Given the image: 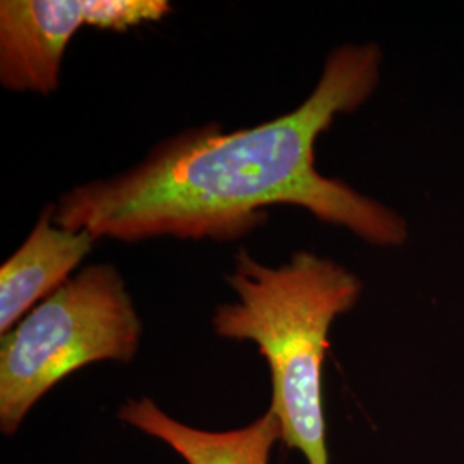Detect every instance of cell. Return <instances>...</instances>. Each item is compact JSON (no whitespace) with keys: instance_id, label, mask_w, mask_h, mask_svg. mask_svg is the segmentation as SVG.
Masks as SVG:
<instances>
[{"instance_id":"6da1fadb","label":"cell","mask_w":464,"mask_h":464,"mask_svg":"<svg viewBox=\"0 0 464 464\" xmlns=\"http://www.w3.org/2000/svg\"><path fill=\"white\" fill-rule=\"evenodd\" d=\"M382 63L377 44L335 47L295 111L253 128L224 131L208 122L172 134L131 169L69 189L55 201L53 220L121 243L236 241L266 224V207L293 205L368 245L402 246L410 231L396 210L315 167L318 136L339 114L365 105Z\"/></svg>"},{"instance_id":"7a4b0ae2","label":"cell","mask_w":464,"mask_h":464,"mask_svg":"<svg viewBox=\"0 0 464 464\" xmlns=\"http://www.w3.org/2000/svg\"><path fill=\"white\" fill-rule=\"evenodd\" d=\"M226 281L236 301L217 306L214 332L256 344L270 370L268 410L281 421L282 442L303 452L308 464H329L322 368L332 324L356 306L363 282L314 251H296L272 266L245 248Z\"/></svg>"},{"instance_id":"3957f363","label":"cell","mask_w":464,"mask_h":464,"mask_svg":"<svg viewBox=\"0 0 464 464\" xmlns=\"http://www.w3.org/2000/svg\"><path fill=\"white\" fill-rule=\"evenodd\" d=\"M141 332L119 268L95 264L80 270L2 335V433H16L34 404L76 370L133 362Z\"/></svg>"},{"instance_id":"277c9868","label":"cell","mask_w":464,"mask_h":464,"mask_svg":"<svg viewBox=\"0 0 464 464\" xmlns=\"http://www.w3.org/2000/svg\"><path fill=\"white\" fill-rule=\"evenodd\" d=\"M95 0H2V86L17 93H53L71 38L84 24L95 28Z\"/></svg>"},{"instance_id":"5b68a950","label":"cell","mask_w":464,"mask_h":464,"mask_svg":"<svg viewBox=\"0 0 464 464\" xmlns=\"http://www.w3.org/2000/svg\"><path fill=\"white\" fill-rule=\"evenodd\" d=\"M53 217L55 203H49L23 245L0 266L2 335L64 285L99 241L88 231L61 227Z\"/></svg>"},{"instance_id":"8992f818","label":"cell","mask_w":464,"mask_h":464,"mask_svg":"<svg viewBox=\"0 0 464 464\" xmlns=\"http://www.w3.org/2000/svg\"><path fill=\"white\" fill-rule=\"evenodd\" d=\"M117 418L174 449L188 464H268L282 439L281 421L266 410L243 429L207 431L166 415L150 398L128 399Z\"/></svg>"}]
</instances>
